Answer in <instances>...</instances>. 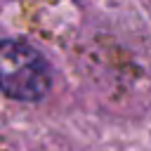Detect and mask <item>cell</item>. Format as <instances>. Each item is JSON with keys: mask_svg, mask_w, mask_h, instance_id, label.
<instances>
[{"mask_svg": "<svg viewBox=\"0 0 151 151\" xmlns=\"http://www.w3.org/2000/svg\"><path fill=\"white\" fill-rule=\"evenodd\" d=\"M52 87L45 57L24 40H0V90L17 101H38Z\"/></svg>", "mask_w": 151, "mask_h": 151, "instance_id": "1", "label": "cell"}]
</instances>
